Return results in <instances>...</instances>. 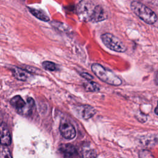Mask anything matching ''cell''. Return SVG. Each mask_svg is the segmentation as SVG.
<instances>
[{
  "instance_id": "1",
  "label": "cell",
  "mask_w": 158,
  "mask_h": 158,
  "mask_svg": "<svg viewBox=\"0 0 158 158\" xmlns=\"http://www.w3.org/2000/svg\"><path fill=\"white\" fill-rule=\"evenodd\" d=\"M91 70L98 78L107 84L114 86L122 84V80L118 76L99 64H93L91 65Z\"/></svg>"
},
{
  "instance_id": "2",
  "label": "cell",
  "mask_w": 158,
  "mask_h": 158,
  "mask_svg": "<svg viewBox=\"0 0 158 158\" xmlns=\"http://www.w3.org/2000/svg\"><path fill=\"white\" fill-rule=\"evenodd\" d=\"M131 9L138 17L147 23L152 24L157 20V15L154 11L139 2H132Z\"/></svg>"
},
{
  "instance_id": "3",
  "label": "cell",
  "mask_w": 158,
  "mask_h": 158,
  "mask_svg": "<svg viewBox=\"0 0 158 158\" xmlns=\"http://www.w3.org/2000/svg\"><path fill=\"white\" fill-rule=\"evenodd\" d=\"M10 103L20 114H30L35 107V101L31 98H27V102H25L23 98L19 95L13 97L10 99Z\"/></svg>"
},
{
  "instance_id": "4",
  "label": "cell",
  "mask_w": 158,
  "mask_h": 158,
  "mask_svg": "<svg viewBox=\"0 0 158 158\" xmlns=\"http://www.w3.org/2000/svg\"><path fill=\"white\" fill-rule=\"evenodd\" d=\"M101 38L104 44L112 51L123 52L127 50L126 46L122 43V41L111 33H104L101 35Z\"/></svg>"
},
{
  "instance_id": "5",
  "label": "cell",
  "mask_w": 158,
  "mask_h": 158,
  "mask_svg": "<svg viewBox=\"0 0 158 158\" xmlns=\"http://www.w3.org/2000/svg\"><path fill=\"white\" fill-rule=\"evenodd\" d=\"M95 7L96 6L89 0L81 1L77 7L79 18L83 21H90Z\"/></svg>"
},
{
  "instance_id": "6",
  "label": "cell",
  "mask_w": 158,
  "mask_h": 158,
  "mask_svg": "<svg viewBox=\"0 0 158 158\" xmlns=\"http://www.w3.org/2000/svg\"><path fill=\"white\" fill-rule=\"evenodd\" d=\"M59 130L62 136L66 139H72L76 135V131L73 126L66 120H64L60 122Z\"/></svg>"
},
{
  "instance_id": "7",
  "label": "cell",
  "mask_w": 158,
  "mask_h": 158,
  "mask_svg": "<svg viewBox=\"0 0 158 158\" xmlns=\"http://www.w3.org/2000/svg\"><path fill=\"white\" fill-rule=\"evenodd\" d=\"M77 112L79 116L83 119H88L93 117L96 112L94 107L89 105H81L77 107Z\"/></svg>"
},
{
  "instance_id": "8",
  "label": "cell",
  "mask_w": 158,
  "mask_h": 158,
  "mask_svg": "<svg viewBox=\"0 0 158 158\" xmlns=\"http://www.w3.org/2000/svg\"><path fill=\"white\" fill-rule=\"evenodd\" d=\"M107 18V14L104 10V8L99 6H96L91 18L90 19V22H98L102 21Z\"/></svg>"
},
{
  "instance_id": "9",
  "label": "cell",
  "mask_w": 158,
  "mask_h": 158,
  "mask_svg": "<svg viewBox=\"0 0 158 158\" xmlns=\"http://www.w3.org/2000/svg\"><path fill=\"white\" fill-rule=\"evenodd\" d=\"M1 143L2 145L9 146L11 143V136L7 127L2 123L1 125Z\"/></svg>"
},
{
  "instance_id": "10",
  "label": "cell",
  "mask_w": 158,
  "mask_h": 158,
  "mask_svg": "<svg viewBox=\"0 0 158 158\" xmlns=\"http://www.w3.org/2000/svg\"><path fill=\"white\" fill-rule=\"evenodd\" d=\"M60 152L66 157H71L77 154L75 148L70 144H62L59 147Z\"/></svg>"
},
{
  "instance_id": "11",
  "label": "cell",
  "mask_w": 158,
  "mask_h": 158,
  "mask_svg": "<svg viewBox=\"0 0 158 158\" xmlns=\"http://www.w3.org/2000/svg\"><path fill=\"white\" fill-rule=\"evenodd\" d=\"M10 70L13 76L19 80L20 81H26L28 78V73L21 68L17 67H13L10 68Z\"/></svg>"
},
{
  "instance_id": "12",
  "label": "cell",
  "mask_w": 158,
  "mask_h": 158,
  "mask_svg": "<svg viewBox=\"0 0 158 158\" xmlns=\"http://www.w3.org/2000/svg\"><path fill=\"white\" fill-rule=\"evenodd\" d=\"M28 10L30 12V13L33 14L35 17H36L37 19L44 22L49 21V18L48 16V15L42 10L36 9H33L31 7H28Z\"/></svg>"
},
{
  "instance_id": "13",
  "label": "cell",
  "mask_w": 158,
  "mask_h": 158,
  "mask_svg": "<svg viewBox=\"0 0 158 158\" xmlns=\"http://www.w3.org/2000/svg\"><path fill=\"white\" fill-rule=\"evenodd\" d=\"M83 87L85 89L89 92H96L99 91V86L95 82L91 81H88L83 83Z\"/></svg>"
},
{
  "instance_id": "14",
  "label": "cell",
  "mask_w": 158,
  "mask_h": 158,
  "mask_svg": "<svg viewBox=\"0 0 158 158\" xmlns=\"http://www.w3.org/2000/svg\"><path fill=\"white\" fill-rule=\"evenodd\" d=\"M42 65L46 70L50 71H55L58 69V66L51 61H44L42 63Z\"/></svg>"
},
{
  "instance_id": "15",
  "label": "cell",
  "mask_w": 158,
  "mask_h": 158,
  "mask_svg": "<svg viewBox=\"0 0 158 158\" xmlns=\"http://www.w3.org/2000/svg\"><path fill=\"white\" fill-rule=\"evenodd\" d=\"M139 156L140 158H154L151 152L146 149L140 151L139 153Z\"/></svg>"
},
{
  "instance_id": "16",
  "label": "cell",
  "mask_w": 158,
  "mask_h": 158,
  "mask_svg": "<svg viewBox=\"0 0 158 158\" xmlns=\"http://www.w3.org/2000/svg\"><path fill=\"white\" fill-rule=\"evenodd\" d=\"M1 158H12L8 149L2 148L1 152Z\"/></svg>"
},
{
  "instance_id": "17",
  "label": "cell",
  "mask_w": 158,
  "mask_h": 158,
  "mask_svg": "<svg viewBox=\"0 0 158 158\" xmlns=\"http://www.w3.org/2000/svg\"><path fill=\"white\" fill-rule=\"evenodd\" d=\"M84 155L86 158H96V153L94 150L91 149L85 151Z\"/></svg>"
},
{
  "instance_id": "18",
  "label": "cell",
  "mask_w": 158,
  "mask_h": 158,
  "mask_svg": "<svg viewBox=\"0 0 158 158\" xmlns=\"http://www.w3.org/2000/svg\"><path fill=\"white\" fill-rule=\"evenodd\" d=\"M80 75H81V76L83 78H84L85 79H86V80H88V81H91V80H92L93 79V76H92L91 75L89 74L88 73L83 72V73H81Z\"/></svg>"
},
{
  "instance_id": "19",
  "label": "cell",
  "mask_w": 158,
  "mask_h": 158,
  "mask_svg": "<svg viewBox=\"0 0 158 158\" xmlns=\"http://www.w3.org/2000/svg\"><path fill=\"white\" fill-rule=\"evenodd\" d=\"M154 112H155L156 114H157V115H158V102H157V107L155 108Z\"/></svg>"
}]
</instances>
